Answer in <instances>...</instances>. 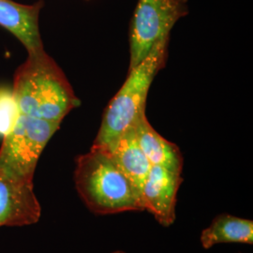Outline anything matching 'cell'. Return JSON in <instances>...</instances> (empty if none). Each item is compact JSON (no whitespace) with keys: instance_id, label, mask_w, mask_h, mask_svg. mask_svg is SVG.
<instances>
[{"instance_id":"cell-1","label":"cell","mask_w":253,"mask_h":253,"mask_svg":"<svg viewBox=\"0 0 253 253\" xmlns=\"http://www.w3.org/2000/svg\"><path fill=\"white\" fill-rule=\"evenodd\" d=\"M12 93L20 115L60 124L81 103L63 71L44 49L28 53L14 74Z\"/></svg>"},{"instance_id":"cell-2","label":"cell","mask_w":253,"mask_h":253,"mask_svg":"<svg viewBox=\"0 0 253 253\" xmlns=\"http://www.w3.org/2000/svg\"><path fill=\"white\" fill-rule=\"evenodd\" d=\"M74 181L82 201L96 215L144 210L140 190L102 147L92 145L76 159Z\"/></svg>"},{"instance_id":"cell-3","label":"cell","mask_w":253,"mask_h":253,"mask_svg":"<svg viewBox=\"0 0 253 253\" xmlns=\"http://www.w3.org/2000/svg\"><path fill=\"white\" fill-rule=\"evenodd\" d=\"M169 37L159 41L145 59L128 70L126 81L109 102L93 145L108 147L122 134L134 128L145 116L148 91L154 78L166 65Z\"/></svg>"},{"instance_id":"cell-4","label":"cell","mask_w":253,"mask_h":253,"mask_svg":"<svg viewBox=\"0 0 253 253\" xmlns=\"http://www.w3.org/2000/svg\"><path fill=\"white\" fill-rule=\"evenodd\" d=\"M59 126L60 123L18 114L13 126L2 138L0 170L33 181L39 159Z\"/></svg>"},{"instance_id":"cell-5","label":"cell","mask_w":253,"mask_h":253,"mask_svg":"<svg viewBox=\"0 0 253 253\" xmlns=\"http://www.w3.org/2000/svg\"><path fill=\"white\" fill-rule=\"evenodd\" d=\"M188 13V0H138L129 26L128 70L141 63L159 41L170 37Z\"/></svg>"},{"instance_id":"cell-6","label":"cell","mask_w":253,"mask_h":253,"mask_svg":"<svg viewBox=\"0 0 253 253\" xmlns=\"http://www.w3.org/2000/svg\"><path fill=\"white\" fill-rule=\"evenodd\" d=\"M41 215L33 181L23 180L0 170V227L31 225L40 220Z\"/></svg>"},{"instance_id":"cell-7","label":"cell","mask_w":253,"mask_h":253,"mask_svg":"<svg viewBox=\"0 0 253 253\" xmlns=\"http://www.w3.org/2000/svg\"><path fill=\"white\" fill-rule=\"evenodd\" d=\"M182 182L180 172L152 165L142 186L144 210L150 212L163 226H170L175 220L176 197Z\"/></svg>"},{"instance_id":"cell-8","label":"cell","mask_w":253,"mask_h":253,"mask_svg":"<svg viewBox=\"0 0 253 253\" xmlns=\"http://www.w3.org/2000/svg\"><path fill=\"white\" fill-rule=\"evenodd\" d=\"M43 1L27 5L13 0H0V27L25 46L27 53L44 49L40 32V13Z\"/></svg>"},{"instance_id":"cell-9","label":"cell","mask_w":253,"mask_h":253,"mask_svg":"<svg viewBox=\"0 0 253 253\" xmlns=\"http://www.w3.org/2000/svg\"><path fill=\"white\" fill-rule=\"evenodd\" d=\"M136 140L147 160L153 166H161L173 172L183 171V156L177 145L161 135L144 116L134 126Z\"/></svg>"},{"instance_id":"cell-10","label":"cell","mask_w":253,"mask_h":253,"mask_svg":"<svg viewBox=\"0 0 253 253\" xmlns=\"http://www.w3.org/2000/svg\"><path fill=\"white\" fill-rule=\"evenodd\" d=\"M104 149L108 151L119 169L141 192L152 165L136 140L134 128L122 134Z\"/></svg>"},{"instance_id":"cell-11","label":"cell","mask_w":253,"mask_h":253,"mask_svg":"<svg viewBox=\"0 0 253 253\" xmlns=\"http://www.w3.org/2000/svg\"><path fill=\"white\" fill-rule=\"evenodd\" d=\"M201 243L208 250L225 243L253 244V221L230 214H220L201 235Z\"/></svg>"},{"instance_id":"cell-12","label":"cell","mask_w":253,"mask_h":253,"mask_svg":"<svg viewBox=\"0 0 253 253\" xmlns=\"http://www.w3.org/2000/svg\"><path fill=\"white\" fill-rule=\"evenodd\" d=\"M18 109L13 97L12 89L0 86V137L3 138L13 126Z\"/></svg>"},{"instance_id":"cell-13","label":"cell","mask_w":253,"mask_h":253,"mask_svg":"<svg viewBox=\"0 0 253 253\" xmlns=\"http://www.w3.org/2000/svg\"><path fill=\"white\" fill-rule=\"evenodd\" d=\"M124 253V252H122V251H117V252H114V253Z\"/></svg>"}]
</instances>
